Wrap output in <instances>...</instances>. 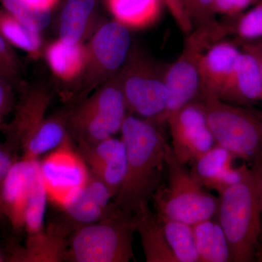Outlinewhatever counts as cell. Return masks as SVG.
Here are the masks:
<instances>
[{"instance_id":"obj_20","label":"cell","mask_w":262,"mask_h":262,"mask_svg":"<svg viewBox=\"0 0 262 262\" xmlns=\"http://www.w3.org/2000/svg\"><path fill=\"white\" fill-rule=\"evenodd\" d=\"M46 61L53 74L63 82L79 80L87 61V48L82 42L61 38L52 42L46 51Z\"/></svg>"},{"instance_id":"obj_7","label":"cell","mask_w":262,"mask_h":262,"mask_svg":"<svg viewBox=\"0 0 262 262\" xmlns=\"http://www.w3.org/2000/svg\"><path fill=\"white\" fill-rule=\"evenodd\" d=\"M168 66L154 59L140 48L131 47L126 61L116 75L130 115L162 126L168 102Z\"/></svg>"},{"instance_id":"obj_15","label":"cell","mask_w":262,"mask_h":262,"mask_svg":"<svg viewBox=\"0 0 262 262\" xmlns=\"http://www.w3.org/2000/svg\"><path fill=\"white\" fill-rule=\"evenodd\" d=\"M113 195L100 179L90 172L89 180L73 199L61 207L60 222L71 232L101 220L108 211Z\"/></svg>"},{"instance_id":"obj_2","label":"cell","mask_w":262,"mask_h":262,"mask_svg":"<svg viewBox=\"0 0 262 262\" xmlns=\"http://www.w3.org/2000/svg\"><path fill=\"white\" fill-rule=\"evenodd\" d=\"M14 116L5 126L6 144L20 158L39 160L62 145L70 137L65 112L48 116L51 96L40 87L21 86Z\"/></svg>"},{"instance_id":"obj_18","label":"cell","mask_w":262,"mask_h":262,"mask_svg":"<svg viewBox=\"0 0 262 262\" xmlns=\"http://www.w3.org/2000/svg\"><path fill=\"white\" fill-rule=\"evenodd\" d=\"M234 158L228 150L216 144L193 163L191 173L202 187L214 190L220 196L227 188L238 182L246 168L243 165L234 168Z\"/></svg>"},{"instance_id":"obj_33","label":"cell","mask_w":262,"mask_h":262,"mask_svg":"<svg viewBox=\"0 0 262 262\" xmlns=\"http://www.w3.org/2000/svg\"><path fill=\"white\" fill-rule=\"evenodd\" d=\"M258 0H214L215 14L235 16Z\"/></svg>"},{"instance_id":"obj_24","label":"cell","mask_w":262,"mask_h":262,"mask_svg":"<svg viewBox=\"0 0 262 262\" xmlns=\"http://www.w3.org/2000/svg\"><path fill=\"white\" fill-rule=\"evenodd\" d=\"M96 0H67L59 22L60 38L82 42L92 20Z\"/></svg>"},{"instance_id":"obj_8","label":"cell","mask_w":262,"mask_h":262,"mask_svg":"<svg viewBox=\"0 0 262 262\" xmlns=\"http://www.w3.org/2000/svg\"><path fill=\"white\" fill-rule=\"evenodd\" d=\"M200 100L216 144L253 166L261 163L262 111L220 99Z\"/></svg>"},{"instance_id":"obj_13","label":"cell","mask_w":262,"mask_h":262,"mask_svg":"<svg viewBox=\"0 0 262 262\" xmlns=\"http://www.w3.org/2000/svg\"><path fill=\"white\" fill-rule=\"evenodd\" d=\"M39 173V160L18 158L3 183L0 214L6 217L15 231L24 229L27 202Z\"/></svg>"},{"instance_id":"obj_30","label":"cell","mask_w":262,"mask_h":262,"mask_svg":"<svg viewBox=\"0 0 262 262\" xmlns=\"http://www.w3.org/2000/svg\"><path fill=\"white\" fill-rule=\"evenodd\" d=\"M21 63L14 48L0 34V78L14 89L22 86Z\"/></svg>"},{"instance_id":"obj_19","label":"cell","mask_w":262,"mask_h":262,"mask_svg":"<svg viewBox=\"0 0 262 262\" xmlns=\"http://www.w3.org/2000/svg\"><path fill=\"white\" fill-rule=\"evenodd\" d=\"M72 232L60 221L52 222L43 233L27 237L25 247L13 256L18 261H63Z\"/></svg>"},{"instance_id":"obj_32","label":"cell","mask_w":262,"mask_h":262,"mask_svg":"<svg viewBox=\"0 0 262 262\" xmlns=\"http://www.w3.org/2000/svg\"><path fill=\"white\" fill-rule=\"evenodd\" d=\"M164 5L170 12L174 21L185 36L192 32L193 27L184 9L182 0H163Z\"/></svg>"},{"instance_id":"obj_14","label":"cell","mask_w":262,"mask_h":262,"mask_svg":"<svg viewBox=\"0 0 262 262\" xmlns=\"http://www.w3.org/2000/svg\"><path fill=\"white\" fill-rule=\"evenodd\" d=\"M77 151L90 172L107 187L114 196L126 173V149L122 139L108 138L94 144H77Z\"/></svg>"},{"instance_id":"obj_37","label":"cell","mask_w":262,"mask_h":262,"mask_svg":"<svg viewBox=\"0 0 262 262\" xmlns=\"http://www.w3.org/2000/svg\"><path fill=\"white\" fill-rule=\"evenodd\" d=\"M252 173L256 181V187H257L258 196H259L260 203H261V232L260 235L259 241H258V246L257 250V254L256 258L262 261V161L258 163L257 165L253 166Z\"/></svg>"},{"instance_id":"obj_23","label":"cell","mask_w":262,"mask_h":262,"mask_svg":"<svg viewBox=\"0 0 262 262\" xmlns=\"http://www.w3.org/2000/svg\"><path fill=\"white\" fill-rule=\"evenodd\" d=\"M213 219L192 226L198 262H229L227 237L219 221Z\"/></svg>"},{"instance_id":"obj_1","label":"cell","mask_w":262,"mask_h":262,"mask_svg":"<svg viewBox=\"0 0 262 262\" xmlns=\"http://www.w3.org/2000/svg\"><path fill=\"white\" fill-rule=\"evenodd\" d=\"M161 127L130 114L122 124L120 133L126 149V173L112 201L130 214L149 209L150 201L162 184L168 144Z\"/></svg>"},{"instance_id":"obj_12","label":"cell","mask_w":262,"mask_h":262,"mask_svg":"<svg viewBox=\"0 0 262 262\" xmlns=\"http://www.w3.org/2000/svg\"><path fill=\"white\" fill-rule=\"evenodd\" d=\"M166 124L171 135L170 147L184 165L194 163L216 144L199 98L172 114Z\"/></svg>"},{"instance_id":"obj_29","label":"cell","mask_w":262,"mask_h":262,"mask_svg":"<svg viewBox=\"0 0 262 262\" xmlns=\"http://www.w3.org/2000/svg\"><path fill=\"white\" fill-rule=\"evenodd\" d=\"M0 3L3 9L36 32H42L51 20V12L32 9L22 0H0Z\"/></svg>"},{"instance_id":"obj_21","label":"cell","mask_w":262,"mask_h":262,"mask_svg":"<svg viewBox=\"0 0 262 262\" xmlns=\"http://www.w3.org/2000/svg\"><path fill=\"white\" fill-rule=\"evenodd\" d=\"M135 219L146 261L178 262L167 241L163 222L156 213L149 208L135 215Z\"/></svg>"},{"instance_id":"obj_28","label":"cell","mask_w":262,"mask_h":262,"mask_svg":"<svg viewBox=\"0 0 262 262\" xmlns=\"http://www.w3.org/2000/svg\"><path fill=\"white\" fill-rule=\"evenodd\" d=\"M184 9L193 29H203L227 33L230 29L222 25L215 18L214 0H182Z\"/></svg>"},{"instance_id":"obj_4","label":"cell","mask_w":262,"mask_h":262,"mask_svg":"<svg viewBox=\"0 0 262 262\" xmlns=\"http://www.w3.org/2000/svg\"><path fill=\"white\" fill-rule=\"evenodd\" d=\"M135 232V215L117 208L112 201L101 220L71 234L65 261H130L134 258Z\"/></svg>"},{"instance_id":"obj_10","label":"cell","mask_w":262,"mask_h":262,"mask_svg":"<svg viewBox=\"0 0 262 262\" xmlns=\"http://www.w3.org/2000/svg\"><path fill=\"white\" fill-rule=\"evenodd\" d=\"M225 36L224 33L203 29H194L186 36L181 54L167 70L168 102L162 117V126L172 114L198 98L202 56L212 44Z\"/></svg>"},{"instance_id":"obj_11","label":"cell","mask_w":262,"mask_h":262,"mask_svg":"<svg viewBox=\"0 0 262 262\" xmlns=\"http://www.w3.org/2000/svg\"><path fill=\"white\" fill-rule=\"evenodd\" d=\"M70 137L39 161V173L48 200L58 208L75 198L89 180L90 170Z\"/></svg>"},{"instance_id":"obj_9","label":"cell","mask_w":262,"mask_h":262,"mask_svg":"<svg viewBox=\"0 0 262 262\" xmlns=\"http://www.w3.org/2000/svg\"><path fill=\"white\" fill-rule=\"evenodd\" d=\"M129 30L115 20L100 26L86 46L87 61L79 78L80 84L68 100L76 103L82 101L118 74L132 47Z\"/></svg>"},{"instance_id":"obj_35","label":"cell","mask_w":262,"mask_h":262,"mask_svg":"<svg viewBox=\"0 0 262 262\" xmlns=\"http://www.w3.org/2000/svg\"><path fill=\"white\" fill-rule=\"evenodd\" d=\"M17 159L16 155L6 144H0V195L3 183Z\"/></svg>"},{"instance_id":"obj_26","label":"cell","mask_w":262,"mask_h":262,"mask_svg":"<svg viewBox=\"0 0 262 262\" xmlns=\"http://www.w3.org/2000/svg\"><path fill=\"white\" fill-rule=\"evenodd\" d=\"M160 219L169 246L177 261L198 262L192 226L170 219Z\"/></svg>"},{"instance_id":"obj_16","label":"cell","mask_w":262,"mask_h":262,"mask_svg":"<svg viewBox=\"0 0 262 262\" xmlns=\"http://www.w3.org/2000/svg\"><path fill=\"white\" fill-rule=\"evenodd\" d=\"M241 49L221 39L203 53L199 68V96L202 100L220 99Z\"/></svg>"},{"instance_id":"obj_25","label":"cell","mask_w":262,"mask_h":262,"mask_svg":"<svg viewBox=\"0 0 262 262\" xmlns=\"http://www.w3.org/2000/svg\"><path fill=\"white\" fill-rule=\"evenodd\" d=\"M0 34L13 48L29 56H37L42 48L40 32L29 28L4 9H0Z\"/></svg>"},{"instance_id":"obj_3","label":"cell","mask_w":262,"mask_h":262,"mask_svg":"<svg viewBox=\"0 0 262 262\" xmlns=\"http://www.w3.org/2000/svg\"><path fill=\"white\" fill-rule=\"evenodd\" d=\"M219 198L215 218L227 237L230 261H253L261 232V208L251 169L246 166L238 182Z\"/></svg>"},{"instance_id":"obj_38","label":"cell","mask_w":262,"mask_h":262,"mask_svg":"<svg viewBox=\"0 0 262 262\" xmlns=\"http://www.w3.org/2000/svg\"><path fill=\"white\" fill-rule=\"evenodd\" d=\"M32 9L51 12L59 0H22Z\"/></svg>"},{"instance_id":"obj_6","label":"cell","mask_w":262,"mask_h":262,"mask_svg":"<svg viewBox=\"0 0 262 262\" xmlns=\"http://www.w3.org/2000/svg\"><path fill=\"white\" fill-rule=\"evenodd\" d=\"M125 97L116 76L65 112L70 137L77 144H94L115 137L127 116Z\"/></svg>"},{"instance_id":"obj_17","label":"cell","mask_w":262,"mask_h":262,"mask_svg":"<svg viewBox=\"0 0 262 262\" xmlns=\"http://www.w3.org/2000/svg\"><path fill=\"white\" fill-rule=\"evenodd\" d=\"M220 100L245 107H252L261 101V80L258 63L249 52L241 49L222 90Z\"/></svg>"},{"instance_id":"obj_36","label":"cell","mask_w":262,"mask_h":262,"mask_svg":"<svg viewBox=\"0 0 262 262\" xmlns=\"http://www.w3.org/2000/svg\"><path fill=\"white\" fill-rule=\"evenodd\" d=\"M242 48L244 51L249 52L257 61L259 70L260 80H261V101H262V38L247 42H242Z\"/></svg>"},{"instance_id":"obj_22","label":"cell","mask_w":262,"mask_h":262,"mask_svg":"<svg viewBox=\"0 0 262 262\" xmlns=\"http://www.w3.org/2000/svg\"><path fill=\"white\" fill-rule=\"evenodd\" d=\"M116 20L128 29H143L159 20L165 6L163 0H106Z\"/></svg>"},{"instance_id":"obj_34","label":"cell","mask_w":262,"mask_h":262,"mask_svg":"<svg viewBox=\"0 0 262 262\" xmlns=\"http://www.w3.org/2000/svg\"><path fill=\"white\" fill-rule=\"evenodd\" d=\"M13 88L0 78V128L14 105Z\"/></svg>"},{"instance_id":"obj_27","label":"cell","mask_w":262,"mask_h":262,"mask_svg":"<svg viewBox=\"0 0 262 262\" xmlns=\"http://www.w3.org/2000/svg\"><path fill=\"white\" fill-rule=\"evenodd\" d=\"M48 196L40 173L38 174L29 195L24 215V227L27 237H34L46 231L45 218Z\"/></svg>"},{"instance_id":"obj_5","label":"cell","mask_w":262,"mask_h":262,"mask_svg":"<svg viewBox=\"0 0 262 262\" xmlns=\"http://www.w3.org/2000/svg\"><path fill=\"white\" fill-rule=\"evenodd\" d=\"M165 170L166 182L160 184L151 201L158 216L192 226L215 218L220 198L196 182L186 165L176 158L169 144L165 154Z\"/></svg>"},{"instance_id":"obj_31","label":"cell","mask_w":262,"mask_h":262,"mask_svg":"<svg viewBox=\"0 0 262 262\" xmlns=\"http://www.w3.org/2000/svg\"><path fill=\"white\" fill-rule=\"evenodd\" d=\"M232 32L241 42L262 38V0H258L253 8L239 16Z\"/></svg>"}]
</instances>
